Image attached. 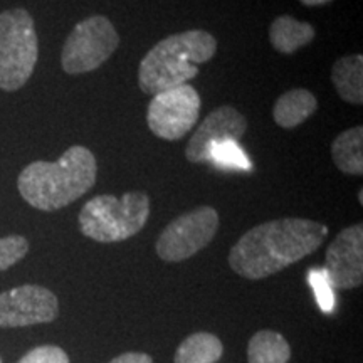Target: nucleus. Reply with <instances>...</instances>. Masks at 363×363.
<instances>
[{
	"label": "nucleus",
	"mask_w": 363,
	"mask_h": 363,
	"mask_svg": "<svg viewBox=\"0 0 363 363\" xmlns=\"http://www.w3.org/2000/svg\"><path fill=\"white\" fill-rule=\"evenodd\" d=\"M120 45L113 22L104 16H91L76 24L67 35L61 52V65L66 74L78 76L98 69Z\"/></svg>",
	"instance_id": "obj_6"
},
{
	"label": "nucleus",
	"mask_w": 363,
	"mask_h": 363,
	"mask_svg": "<svg viewBox=\"0 0 363 363\" xmlns=\"http://www.w3.org/2000/svg\"><path fill=\"white\" fill-rule=\"evenodd\" d=\"M308 281H310L311 288L315 289L316 299L320 303V308L325 313H330L333 310L335 298H333V289L326 279V274L323 269H311L308 272Z\"/></svg>",
	"instance_id": "obj_20"
},
{
	"label": "nucleus",
	"mask_w": 363,
	"mask_h": 363,
	"mask_svg": "<svg viewBox=\"0 0 363 363\" xmlns=\"http://www.w3.org/2000/svg\"><path fill=\"white\" fill-rule=\"evenodd\" d=\"M328 227L299 217L269 220L247 230L229 252V266L246 279H264L310 256L323 244Z\"/></svg>",
	"instance_id": "obj_1"
},
{
	"label": "nucleus",
	"mask_w": 363,
	"mask_h": 363,
	"mask_svg": "<svg viewBox=\"0 0 363 363\" xmlns=\"http://www.w3.org/2000/svg\"><path fill=\"white\" fill-rule=\"evenodd\" d=\"M247 131V120L230 104H222L208 113L185 148V158L190 163H206L211 148L220 142H240Z\"/></svg>",
	"instance_id": "obj_11"
},
{
	"label": "nucleus",
	"mask_w": 363,
	"mask_h": 363,
	"mask_svg": "<svg viewBox=\"0 0 363 363\" xmlns=\"http://www.w3.org/2000/svg\"><path fill=\"white\" fill-rule=\"evenodd\" d=\"M358 202H360V206L363 203V192H362V189L358 190Z\"/></svg>",
	"instance_id": "obj_24"
},
{
	"label": "nucleus",
	"mask_w": 363,
	"mask_h": 363,
	"mask_svg": "<svg viewBox=\"0 0 363 363\" xmlns=\"http://www.w3.org/2000/svg\"><path fill=\"white\" fill-rule=\"evenodd\" d=\"M110 363H153L152 357L147 353H138V352H130L123 353V355L113 358Z\"/></svg>",
	"instance_id": "obj_22"
},
{
	"label": "nucleus",
	"mask_w": 363,
	"mask_h": 363,
	"mask_svg": "<svg viewBox=\"0 0 363 363\" xmlns=\"http://www.w3.org/2000/svg\"><path fill=\"white\" fill-rule=\"evenodd\" d=\"M150 217V197L142 190L115 195H96L79 212V229L96 242H121L143 229Z\"/></svg>",
	"instance_id": "obj_4"
},
{
	"label": "nucleus",
	"mask_w": 363,
	"mask_h": 363,
	"mask_svg": "<svg viewBox=\"0 0 363 363\" xmlns=\"http://www.w3.org/2000/svg\"><path fill=\"white\" fill-rule=\"evenodd\" d=\"M217 52V39L207 30L194 29L162 39L145 54L138 67V86L145 94L187 84L199 74V65Z\"/></svg>",
	"instance_id": "obj_3"
},
{
	"label": "nucleus",
	"mask_w": 363,
	"mask_h": 363,
	"mask_svg": "<svg viewBox=\"0 0 363 363\" xmlns=\"http://www.w3.org/2000/svg\"><path fill=\"white\" fill-rule=\"evenodd\" d=\"M39 40L33 16L26 9L0 12V89L17 91L33 76Z\"/></svg>",
	"instance_id": "obj_5"
},
{
	"label": "nucleus",
	"mask_w": 363,
	"mask_h": 363,
	"mask_svg": "<svg viewBox=\"0 0 363 363\" xmlns=\"http://www.w3.org/2000/svg\"><path fill=\"white\" fill-rule=\"evenodd\" d=\"M201 113V96L190 84L162 91L152 98L147 111L148 128L158 138L177 142L194 130Z\"/></svg>",
	"instance_id": "obj_8"
},
{
	"label": "nucleus",
	"mask_w": 363,
	"mask_h": 363,
	"mask_svg": "<svg viewBox=\"0 0 363 363\" xmlns=\"http://www.w3.org/2000/svg\"><path fill=\"white\" fill-rule=\"evenodd\" d=\"M0 363H2V360H0Z\"/></svg>",
	"instance_id": "obj_25"
},
{
	"label": "nucleus",
	"mask_w": 363,
	"mask_h": 363,
	"mask_svg": "<svg viewBox=\"0 0 363 363\" xmlns=\"http://www.w3.org/2000/svg\"><path fill=\"white\" fill-rule=\"evenodd\" d=\"M29 252V240L22 235L0 238V271L16 266Z\"/></svg>",
	"instance_id": "obj_19"
},
{
	"label": "nucleus",
	"mask_w": 363,
	"mask_h": 363,
	"mask_svg": "<svg viewBox=\"0 0 363 363\" xmlns=\"http://www.w3.org/2000/svg\"><path fill=\"white\" fill-rule=\"evenodd\" d=\"M224 347L216 335L201 333L190 335L177 348L174 363H216L220 360Z\"/></svg>",
	"instance_id": "obj_17"
},
{
	"label": "nucleus",
	"mask_w": 363,
	"mask_h": 363,
	"mask_svg": "<svg viewBox=\"0 0 363 363\" xmlns=\"http://www.w3.org/2000/svg\"><path fill=\"white\" fill-rule=\"evenodd\" d=\"M331 158L340 172L347 175L363 174V128L345 130L331 143Z\"/></svg>",
	"instance_id": "obj_15"
},
{
	"label": "nucleus",
	"mask_w": 363,
	"mask_h": 363,
	"mask_svg": "<svg viewBox=\"0 0 363 363\" xmlns=\"http://www.w3.org/2000/svg\"><path fill=\"white\" fill-rule=\"evenodd\" d=\"M331 81L343 101L350 104L363 103V56L350 54L340 57L331 69Z\"/></svg>",
	"instance_id": "obj_14"
},
{
	"label": "nucleus",
	"mask_w": 363,
	"mask_h": 363,
	"mask_svg": "<svg viewBox=\"0 0 363 363\" xmlns=\"http://www.w3.org/2000/svg\"><path fill=\"white\" fill-rule=\"evenodd\" d=\"M208 162L216 163L220 169H239L249 170L251 162L235 142H220L211 148Z\"/></svg>",
	"instance_id": "obj_18"
},
{
	"label": "nucleus",
	"mask_w": 363,
	"mask_h": 363,
	"mask_svg": "<svg viewBox=\"0 0 363 363\" xmlns=\"http://www.w3.org/2000/svg\"><path fill=\"white\" fill-rule=\"evenodd\" d=\"M331 289H353L363 283V225L345 227L326 249L323 267Z\"/></svg>",
	"instance_id": "obj_10"
},
{
	"label": "nucleus",
	"mask_w": 363,
	"mask_h": 363,
	"mask_svg": "<svg viewBox=\"0 0 363 363\" xmlns=\"http://www.w3.org/2000/svg\"><path fill=\"white\" fill-rule=\"evenodd\" d=\"M291 348L283 335L272 330H261L249 340V363H288Z\"/></svg>",
	"instance_id": "obj_16"
},
{
	"label": "nucleus",
	"mask_w": 363,
	"mask_h": 363,
	"mask_svg": "<svg viewBox=\"0 0 363 363\" xmlns=\"http://www.w3.org/2000/svg\"><path fill=\"white\" fill-rule=\"evenodd\" d=\"M316 30L310 22L298 21L291 16H279L269 27V43L281 54H293L315 39Z\"/></svg>",
	"instance_id": "obj_13"
},
{
	"label": "nucleus",
	"mask_w": 363,
	"mask_h": 363,
	"mask_svg": "<svg viewBox=\"0 0 363 363\" xmlns=\"http://www.w3.org/2000/svg\"><path fill=\"white\" fill-rule=\"evenodd\" d=\"M57 315V296L44 286L24 284L0 293V328L51 323Z\"/></svg>",
	"instance_id": "obj_9"
},
{
	"label": "nucleus",
	"mask_w": 363,
	"mask_h": 363,
	"mask_svg": "<svg viewBox=\"0 0 363 363\" xmlns=\"http://www.w3.org/2000/svg\"><path fill=\"white\" fill-rule=\"evenodd\" d=\"M219 212L211 206L195 207L170 222L157 240L162 261L182 262L207 247L219 230Z\"/></svg>",
	"instance_id": "obj_7"
},
{
	"label": "nucleus",
	"mask_w": 363,
	"mask_h": 363,
	"mask_svg": "<svg viewBox=\"0 0 363 363\" xmlns=\"http://www.w3.org/2000/svg\"><path fill=\"white\" fill-rule=\"evenodd\" d=\"M318 110V99L311 91L296 88L289 89L276 99L272 108V120L284 130H293L305 123Z\"/></svg>",
	"instance_id": "obj_12"
},
{
	"label": "nucleus",
	"mask_w": 363,
	"mask_h": 363,
	"mask_svg": "<svg viewBox=\"0 0 363 363\" xmlns=\"http://www.w3.org/2000/svg\"><path fill=\"white\" fill-rule=\"evenodd\" d=\"M19 363H69V357L56 345H43L26 353Z\"/></svg>",
	"instance_id": "obj_21"
},
{
	"label": "nucleus",
	"mask_w": 363,
	"mask_h": 363,
	"mask_svg": "<svg viewBox=\"0 0 363 363\" xmlns=\"http://www.w3.org/2000/svg\"><path fill=\"white\" fill-rule=\"evenodd\" d=\"M299 2L306 7H318V6H325V4H330L331 0H299Z\"/></svg>",
	"instance_id": "obj_23"
},
{
	"label": "nucleus",
	"mask_w": 363,
	"mask_h": 363,
	"mask_svg": "<svg viewBox=\"0 0 363 363\" xmlns=\"http://www.w3.org/2000/svg\"><path fill=\"white\" fill-rule=\"evenodd\" d=\"M96 177V157L83 145H74L57 162L38 160L27 165L21 172L17 189L29 206L54 212L88 194Z\"/></svg>",
	"instance_id": "obj_2"
}]
</instances>
